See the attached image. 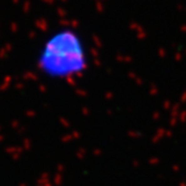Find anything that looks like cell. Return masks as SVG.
<instances>
[{
  "mask_svg": "<svg viewBox=\"0 0 186 186\" xmlns=\"http://www.w3.org/2000/svg\"><path fill=\"white\" fill-rule=\"evenodd\" d=\"M34 64L38 74L51 82L79 80L90 69V46L75 27H56L38 45Z\"/></svg>",
  "mask_w": 186,
  "mask_h": 186,
  "instance_id": "1",
  "label": "cell"
}]
</instances>
